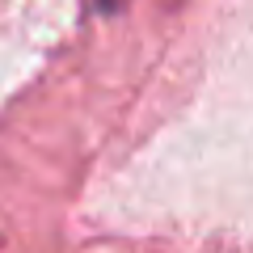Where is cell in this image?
Instances as JSON below:
<instances>
[{"label":"cell","mask_w":253,"mask_h":253,"mask_svg":"<svg viewBox=\"0 0 253 253\" xmlns=\"http://www.w3.org/2000/svg\"><path fill=\"white\" fill-rule=\"evenodd\" d=\"M97 4H101V13H123L131 0H97Z\"/></svg>","instance_id":"cell-1"}]
</instances>
